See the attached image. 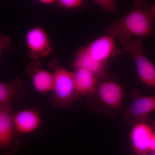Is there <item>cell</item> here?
I'll list each match as a JSON object with an SVG mask.
<instances>
[{
  "instance_id": "6da1fadb",
  "label": "cell",
  "mask_w": 155,
  "mask_h": 155,
  "mask_svg": "<svg viewBox=\"0 0 155 155\" xmlns=\"http://www.w3.org/2000/svg\"><path fill=\"white\" fill-rule=\"evenodd\" d=\"M145 1H134L131 10L108 26L105 34L124 44L141 37L155 35L154 19Z\"/></svg>"
},
{
  "instance_id": "7a4b0ae2",
  "label": "cell",
  "mask_w": 155,
  "mask_h": 155,
  "mask_svg": "<svg viewBox=\"0 0 155 155\" xmlns=\"http://www.w3.org/2000/svg\"><path fill=\"white\" fill-rule=\"evenodd\" d=\"M112 77L108 74L99 79L94 93L87 97V104L96 113L112 116L121 107L123 88Z\"/></svg>"
},
{
  "instance_id": "3957f363",
  "label": "cell",
  "mask_w": 155,
  "mask_h": 155,
  "mask_svg": "<svg viewBox=\"0 0 155 155\" xmlns=\"http://www.w3.org/2000/svg\"><path fill=\"white\" fill-rule=\"evenodd\" d=\"M54 83L51 102L56 108L69 107L78 98L75 89L74 72L61 67L54 73Z\"/></svg>"
},
{
  "instance_id": "277c9868",
  "label": "cell",
  "mask_w": 155,
  "mask_h": 155,
  "mask_svg": "<svg viewBox=\"0 0 155 155\" xmlns=\"http://www.w3.org/2000/svg\"><path fill=\"white\" fill-rule=\"evenodd\" d=\"M124 44V50L135 62L142 82L147 86L155 87V65L144 54L141 38L135 39Z\"/></svg>"
},
{
  "instance_id": "5b68a950",
  "label": "cell",
  "mask_w": 155,
  "mask_h": 155,
  "mask_svg": "<svg viewBox=\"0 0 155 155\" xmlns=\"http://www.w3.org/2000/svg\"><path fill=\"white\" fill-rule=\"evenodd\" d=\"M12 107H0V153L14 155L19 151L21 144L15 135Z\"/></svg>"
},
{
  "instance_id": "8992f818",
  "label": "cell",
  "mask_w": 155,
  "mask_h": 155,
  "mask_svg": "<svg viewBox=\"0 0 155 155\" xmlns=\"http://www.w3.org/2000/svg\"><path fill=\"white\" fill-rule=\"evenodd\" d=\"M132 102L125 108L124 119L132 125L141 121H146L150 113L155 110V95L143 96L137 92L134 93Z\"/></svg>"
},
{
  "instance_id": "52a82bcc",
  "label": "cell",
  "mask_w": 155,
  "mask_h": 155,
  "mask_svg": "<svg viewBox=\"0 0 155 155\" xmlns=\"http://www.w3.org/2000/svg\"><path fill=\"white\" fill-rule=\"evenodd\" d=\"M114 37L105 34L89 44L85 48L93 60L101 64L108 62L120 53Z\"/></svg>"
},
{
  "instance_id": "ba28073f",
  "label": "cell",
  "mask_w": 155,
  "mask_h": 155,
  "mask_svg": "<svg viewBox=\"0 0 155 155\" xmlns=\"http://www.w3.org/2000/svg\"><path fill=\"white\" fill-rule=\"evenodd\" d=\"M12 119L17 137L34 132L42 124L40 113L35 107L14 113Z\"/></svg>"
},
{
  "instance_id": "9c48e42d",
  "label": "cell",
  "mask_w": 155,
  "mask_h": 155,
  "mask_svg": "<svg viewBox=\"0 0 155 155\" xmlns=\"http://www.w3.org/2000/svg\"><path fill=\"white\" fill-rule=\"evenodd\" d=\"M155 131L146 121L132 125L130 133L131 147L137 155H143L149 152Z\"/></svg>"
},
{
  "instance_id": "30bf717a",
  "label": "cell",
  "mask_w": 155,
  "mask_h": 155,
  "mask_svg": "<svg viewBox=\"0 0 155 155\" xmlns=\"http://www.w3.org/2000/svg\"><path fill=\"white\" fill-rule=\"evenodd\" d=\"M25 40L29 52L33 57L45 56L51 51L47 34L40 27H34L28 31Z\"/></svg>"
},
{
  "instance_id": "8fae6325",
  "label": "cell",
  "mask_w": 155,
  "mask_h": 155,
  "mask_svg": "<svg viewBox=\"0 0 155 155\" xmlns=\"http://www.w3.org/2000/svg\"><path fill=\"white\" fill-rule=\"evenodd\" d=\"M75 89L78 98L91 96L94 93L99 79L91 72L86 69H75L74 72Z\"/></svg>"
},
{
  "instance_id": "7c38bea8",
  "label": "cell",
  "mask_w": 155,
  "mask_h": 155,
  "mask_svg": "<svg viewBox=\"0 0 155 155\" xmlns=\"http://www.w3.org/2000/svg\"><path fill=\"white\" fill-rule=\"evenodd\" d=\"M75 69H84L91 72L98 79L108 74V64L95 61L89 54L85 47L78 51L74 61Z\"/></svg>"
},
{
  "instance_id": "4fadbf2b",
  "label": "cell",
  "mask_w": 155,
  "mask_h": 155,
  "mask_svg": "<svg viewBox=\"0 0 155 155\" xmlns=\"http://www.w3.org/2000/svg\"><path fill=\"white\" fill-rule=\"evenodd\" d=\"M24 95V88L20 79H15L9 83H0V107H12L13 98L21 97Z\"/></svg>"
},
{
  "instance_id": "5bb4252c",
  "label": "cell",
  "mask_w": 155,
  "mask_h": 155,
  "mask_svg": "<svg viewBox=\"0 0 155 155\" xmlns=\"http://www.w3.org/2000/svg\"><path fill=\"white\" fill-rule=\"evenodd\" d=\"M34 88L39 93L45 94L52 91L54 83V74L40 69L31 74Z\"/></svg>"
},
{
  "instance_id": "9a60e30c",
  "label": "cell",
  "mask_w": 155,
  "mask_h": 155,
  "mask_svg": "<svg viewBox=\"0 0 155 155\" xmlns=\"http://www.w3.org/2000/svg\"><path fill=\"white\" fill-rule=\"evenodd\" d=\"M94 2L97 5L106 13L116 14L117 12L116 2L114 0H96Z\"/></svg>"
},
{
  "instance_id": "2e32d148",
  "label": "cell",
  "mask_w": 155,
  "mask_h": 155,
  "mask_svg": "<svg viewBox=\"0 0 155 155\" xmlns=\"http://www.w3.org/2000/svg\"><path fill=\"white\" fill-rule=\"evenodd\" d=\"M58 4L62 8L67 9H76L83 5V1L82 0H60Z\"/></svg>"
},
{
  "instance_id": "e0dca14e",
  "label": "cell",
  "mask_w": 155,
  "mask_h": 155,
  "mask_svg": "<svg viewBox=\"0 0 155 155\" xmlns=\"http://www.w3.org/2000/svg\"><path fill=\"white\" fill-rule=\"evenodd\" d=\"M39 2L43 5H51L54 4L55 2V1L54 0H40Z\"/></svg>"
},
{
  "instance_id": "ac0fdd59",
  "label": "cell",
  "mask_w": 155,
  "mask_h": 155,
  "mask_svg": "<svg viewBox=\"0 0 155 155\" xmlns=\"http://www.w3.org/2000/svg\"><path fill=\"white\" fill-rule=\"evenodd\" d=\"M149 13L150 14L151 17L153 18L154 19H155V3L150 8H149Z\"/></svg>"
},
{
  "instance_id": "d6986e66",
  "label": "cell",
  "mask_w": 155,
  "mask_h": 155,
  "mask_svg": "<svg viewBox=\"0 0 155 155\" xmlns=\"http://www.w3.org/2000/svg\"><path fill=\"white\" fill-rule=\"evenodd\" d=\"M150 151H155V132L153 137L152 142Z\"/></svg>"
},
{
  "instance_id": "ffe728a7",
  "label": "cell",
  "mask_w": 155,
  "mask_h": 155,
  "mask_svg": "<svg viewBox=\"0 0 155 155\" xmlns=\"http://www.w3.org/2000/svg\"><path fill=\"white\" fill-rule=\"evenodd\" d=\"M143 155H155V151H150L149 152Z\"/></svg>"
}]
</instances>
